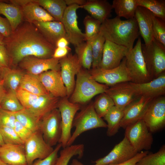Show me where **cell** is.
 <instances>
[{
	"label": "cell",
	"instance_id": "cell-1",
	"mask_svg": "<svg viewBox=\"0 0 165 165\" xmlns=\"http://www.w3.org/2000/svg\"><path fill=\"white\" fill-rule=\"evenodd\" d=\"M10 66H16L25 57H53L56 47L49 42L32 23H22L9 37L5 38Z\"/></svg>",
	"mask_w": 165,
	"mask_h": 165
},
{
	"label": "cell",
	"instance_id": "cell-2",
	"mask_svg": "<svg viewBox=\"0 0 165 165\" xmlns=\"http://www.w3.org/2000/svg\"><path fill=\"white\" fill-rule=\"evenodd\" d=\"M100 32L105 40L124 46L130 50L140 34L135 18L122 20L118 16L105 20L101 23Z\"/></svg>",
	"mask_w": 165,
	"mask_h": 165
},
{
	"label": "cell",
	"instance_id": "cell-3",
	"mask_svg": "<svg viewBox=\"0 0 165 165\" xmlns=\"http://www.w3.org/2000/svg\"><path fill=\"white\" fill-rule=\"evenodd\" d=\"M108 88L95 80L89 70L82 68L76 75L74 89L69 100L73 103L84 104L95 96L105 93Z\"/></svg>",
	"mask_w": 165,
	"mask_h": 165
},
{
	"label": "cell",
	"instance_id": "cell-4",
	"mask_svg": "<svg viewBox=\"0 0 165 165\" xmlns=\"http://www.w3.org/2000/svg\"><path fill=\"white\" fill-rule=\"evenodd\" d=\"M107 126V123L96 112L93 103H91L76 114L72 124V127H75V129L67 146L72 145L82 134L87 131L98 128H106Z\"/></svg>",
	"mask_w": 165,
	"mask_h": 165
},
{
	"label": "cell",
	"instance_id": "cell-5",
	"mask_svg": "<svg viewBox=\"0 0 165 165\" xmlns=\"http://www.w3.org/2000/svg\"><path fill=\"white\" fill-rule=\"evenodd\" d=\"M141 45V38H139L135 46L125 57L127 70L131 82L134 83H144L152 79L147 68Z\"/></svg>",
	"mask_w": 165,
	"mask_h": 165
},
{
	"label": "cell",
	"instance_id": "cell-6",
	"mask_svg": "<svg viewBox=\"0 0 165 165\" xmlns=\"http://www.w3.org/2000/svg\"><path fill=\"white\" fill-rule=\"evenodd\" d=\"M141 49L147 68L152 78L155 79L165 72V47L154 38L147 45L142 44Z\"/></svg>",
	"mask_w": 165,
	"mask_h": 165
},
{
	"label": "cell",
	"instance_id": "cell-7",
	"mask_svg": "<svg viewBox=\"0 0 165 165\" xmlns=\"http://www.w3.org/2000/svg\"><path fill=\"white\" fill-rule=\"evenodd\" d=\"M125 129V136L138 152L150 149L153 141V136L142 119Z\"/></svg>",
	"mask_w": 165,
	"mask_h": 165
},
{
	"label": "cell",
	"instance_id": "cell-8",
	"mask_svg": "<svg viewBox=\"0 0 165 165\" xmlns=\"http://www.w3.org/2000/svg\"><path fill=\"white\" fill-rule=\"evenodd\" d=\"M39 130L45 141L53 147L58 143L62 134L60 111L56 108L44 116L40 120Z\"/></svg>",
	"mask_w": 165,
	"mask_h": 165
},
{
	"label": "cell",
	"instance_id": "cell-9",
	"mask_svg": "<svg viewBox=\"0 0 165 165\" xmlns=\"http://www.w3.org/2000/svg\"><path fill=\"white\" fill-rule=\"evenodd\" d=\"M89 72L92 78L95 80L108 86L131 82L126 66L125 57L116 68L108 69L101 68L92 69Z\"/></svg>",
	"mask_w": 165,
	"mask_h": 165
},
{
	"label": "cell",
	"instance_id": "cell-10",
	"mask_svg": "<svg viewBox=\"0 0 165 165\" xmlns=\"http://www.w3.org/2000/svg\"><path fill=\"white\" fill-rule=\"evenodd\" d=\"M67 97L59 100L57 108L61 116L62 134L59 143L62 147L67 146L68 141L71 136V130L75 116L80 108V105L70 101Z\"/></svg>",
	"mask_w": 165,
	"mask_h": 165
},
{
	"label": "cell",
	"instance_id": "cell-11",
	"mask_svg": "<svg viewBox=\"0 0 165 165\" xmlns=\"http://www.w3.org/2000/svg\"><path fill=\"white\" fill-rule=\"evenodd\" d=\"M24 145L27 165H32L35 160L46 158L54 150L45 141L40 130L33 133Z\"/></svg>",
	"mask_w": 165,
	"mask_h": 165
},
{
	"label": "cell",
	"instance_id": "cell-12",
	"mask_svg": "<svg viewBox=\"0 0 165 165\" xmlns=\"http://www.w3.org/2000/svg\"><path fill=\"white\" fill-rule=\"evenodd\" d=\"M142 119L151 133L163 128L165 125V97L153 99L148 105Z\"/></svg>",
	"mask_w": 165,
	"mask_h": 165
},
{
	"label": "cell",
	"instance_id": "cell-13",
	"mask_svg": "<svg viewBox=\"0 0 165 165\" xmlns=\"http://www.w3.org/2000/svg\"><path fill=\"white\" fill-rule=\"evenodd\" d=\"M82 6L73 5L67 6L64 13L62 23L69 43L75 46L86 41L84 33L79 27L77 10Z\"/></svg>",
	"mask_w": 165,
	"mask_h": 165
},
{
	"label": "cell",
	"instance_id": "cell-14",
	"mask_svg": "<svg viewBox=\"0 0 165 165\" xmlns=\"http://www.w3.org/2000/svg\"><path fill=\"white\" fill-rule=\"evenodd\" d=\"M138 153L125 136L122 140L116 144L106 156L94 162V165H108L126 162Z\"/></svg>",
	"mask_w": 165,
	"mask_h": 165
},
{
	"label": "cell",
	"instance_id": "cell-15",
	"mask_svg": "<svg viewBox=\"0 0 165 165\" xmlns=\"http://www.w3.org/2000/svg\"><path fill=\"white\" fill-rule=\"evenodd\" d=\"M60 73L66 88L67 97L69 98L75 86V76L82 68L75 54L69 53L59 60Z\"/></svg>",
	"mask_w": 165,
	"mask_h": 165
},
{
	"label": "cell",
	"instance_id": "cell-16",
	"mask_svg": "<svg viewBox=\"0 0 165 165\" xmlns=\"http://www.w3.org/2000/svg\"><path fill=\"white\" fill-rule=\"evenodd\" d=\"M9 2L21 8L23 19L25 21L32 23L35 21H56L35 0H12Z\"/></svg>",
	"mask_w": 165,
	"mask_h": 165
},
{
	"label": "cell",
	"instance_id": "cell-17",
	"mask_svg": "<svg viewBox=\"0 0 165 165\" xmlns=\"http://www.w3.org/2000/svg\"><path fill=\"white\" fill-rule=\"evenodd\" d=\"M60 59L53 57L42 59L28 56L24 58L18 64L27 73L39 75L49 70L60 71Z\"/></svg>",
	"mask_w": 165,
	"mask_h": 165
},
{
	"label": "cell",
	"instance_id": "cell-18",
	"mask_svg": "<svg viewBox=\"0 0 165 165\" xmlns=\"http://www.w3.org/2000/svg\"><path fill=\"white\" fill-rule=\"evenodd\" d=\"M129 84L137 97L144 96L153 99L163 96L165 94V73L147 82Z\"/></svg>",
	"mask_w": 165,
	"mask_h": 165
},
{
	"label": "cell",
	"instance_id": "cell-19",
	"mask_svg": "<svg viewBox=\"0 0 165 165\" xmlns=\"http://www.w3.org/2000/svg\"><path fill=\"white\" fill-rule=\"evenodd\" d=\"M130 50L127 47L105 40L99 68L108 69L117 67Z\"/></svg>",
	"mask_w": 165,
	"mask_h": 165
},
{
	"label": "cell",
	"instance_id": "cell-20",
	"mask_svg": "<svg viewBox=\"0 0 165 165\" xmlns=\"http://www.w3.org/2000/svg\"><path fill=\"white\" fill-rule=\"evenodd\" d=\"M153 99L149 97L140 96L128 105L123 110L120 127L125 129L142 119L148 105Z\"/></svg>",
	"mask_w": 165,
	"mask_h": 165
},
{
	"label": "cell",
	"instance_id": "cell-21",
	"mask_svg": "<svg viewBox=\"0 0 165 165\" xmlns=\"http://www.w3.org/2000/svg\"><path fill=\"white\" fill-rule=\"evenodd\" d=\"M44 87L49 93L55 97H67L66 88L62 78L60 71L49 70L38 75Z\"/></svg>",
	"mask_w": 165,
	"mask_h": 165
},
{
	"label": "cell",
	"instance_id": "cell-22",
	"mask_svg": "<svg viewBox=\"0 0 165 165\" xmlns=\"http://www.w3.org/2000/svg\"><path fill=\"white\" fill-rule=\"evenodd\" d=\"M111 86L105 93L111 98L115 105L122 110H123L138 97L130 87L129 82L120 83Z\"/></svg>",
	"mask_w": 165,
	"mask_h": 165
},
{
	"label": "cell",
	"instance_id": "cell-23",
	"mask_svg": "<svg viewBox=\"0 0 165 165\" xmlns=\"http://www.w3.org/2000/svg\"><path fill=\"white\" fill-rule=\"evenodd\" d=\"M154 16L152 12L146 8L139 6L137 7L134 18L138 24L140 34L145 45L148 44L154 39L152 27Z\"/></svg>",
	"mask_w": 165,
	"mask_h": 165
},
{
	"label": "cell",
	"instance_id": "cell-24",
	"mask_svg": "<svg viewBox=\"0 0 165 165\" xmlns=\"http://www.w3.org/2000/svg\"><path fill=\"white\" fill-rule=\"evenodd\" d=\"M0 158L10 165H27L24 144H4L1 146Z\"/></svg>",
	"mask_w": 165,
	"mask_h": 165
},
{
	"label": "cell",
	"instance_id": "cell-25",
	"mask_svg": "<svg viewBox=\"0 0 165 165\" xmlns=\"http://www.w3.org/2000/svg\"><path fill=\"white\" fill-rule=\"evenodd\" d=\"M32 23L38 28L45 39L56 47L57 42L59 38L66 37L64 29L61 22L35 21Z\"/></svg>",
	"mask_w": 165,
	"mask_h": 165
},
{
	"label": "cell",
	"instance_id": "cell-26",
	"mask_svg": "<svg viewBox=\"0 0 165 165\" xmlns=\"http://www.w3.org/2000/svg\"><path fill=\"white\" fill-rule=\"evenodd\" d=\"M59 99L50 93L39 96L31 107L27 110L40 120L46 114L57 108Z\"/></svg>",
	"mask_w": 165,
	"mask_h": 165
},
{
	"label": "cell",
	"instance_id": "cell-27",
	"mask_svg": "<svg viewBox=\"0 0 165 165\" xmlns=\"http://www.w3.org/2000/svg\"><path fill=\"white\" fill-rule=\"evenodd\" d=\"M82 8L101 23L108 18L112 9V5L106 0H87Z\"/></svg>",
	"mask_w": 165,
	"mask_h": 165
},
{
	"label": "cell",
	"instance_id": "cell-28",
	"mask_svg": "<svg viewBox=\"0 0 165 165\" xmlns=\"http://www.w3.org/2000/svg\"><path fill=\"white\" fill-rule=\"evenodd\" d=\"M5 16L14 31L22 23L23 19L21 7L11 3L0 0V15Z\"/></svg>",
	"mask_w": 165,
	"mask_h": 165
},
{
	"label": "cell",
	"instance_id": "cell-29",
	"mask_svg": "<svg viewBox=\"0 0 165 165\" xmlns=\"http://www.w3.org/2000/svg\"><path fill=\"white\" fill-rule=\"evenodd\" d=\"M19 87L38 96L49 93L41 82L38 75L28 73L23 76Z\"/></svg>",
	"mask_w": 165,
	"mask_h": 165
},
{
	"label": "cell",
	"instance_id": "cell-30",
	"mask_svg": "<svg viewBox=\"0 0 165 165\" xmlns=\"http://www.w3.org/2000/svg\"><path fill=\"white\" fill-rule=\"evenodd\" d=\"M35 1L56 21L62 22L64 13L67 7L64 0H35Z\"/></svg>",
	"mask_w": 165,
	"mask_h": 165
},
{
	"label": "cell",
	"instance_id": "cell-31",
	"mask_svg": "<svg viewBox=\"0 0 165 165\" xmlns=\"http://www.w3.org/2000/svg\"><path fill=\"white\" fill-rule=\"evenodd\" d=\"M0 69L2 80L6 89L16 91L25 73L21 70L12 69L11 68Z\"/></svg>",
	"mask_w": 165,
	"mask_h": 165
},
{
	"label": "cell",
	"instance_id": "cell-32",
	"mask_svg": "<svg viewBox=\"0 0 165 165\" xmlns=\"http://www.w3.org/2000/svg\"><path fill=\"white\" fill-rule=\"evenodd\" d=\"M112 6L117 16L127 20L134 18L138 6L136 0H114Z\"/></svg>",
	"mask_w": 165,
	"mask_h": 165
},
{
	"label": "cell",
	"instance_id": "cell-33",
	"mask_svg": "<svg viewBox=\"0 0 165 165\" xmlns=\"http://www.w3.org/2000/svg\"><path fill=\"white\" fill-rule=\"evenodd\" d=\"M123 114V110L115 105L113 106L105 114L103 118L107 123V136L111 137L118 132L120 128V123Z\"/></svg>",
	"mask_w": 165,
	"mask_h": 165
},
{
	"label": "cell",
	"instance_id": "cell-34",
	"mask_svg": "<svg viewBox=\"0 0 165 165\" xmlns=\"http://www.w3.org/2000/svg\"><path fill=\"white\" fill-rule=\"evenodd\" d=\"M84 145L83 144L72 145L63 148L55 165H68L71 159L74 156L81 158L83 155Z\"/></svg>",
	"mask_w": 165,
	"mask_h": 165
},
{
	"label": "cell",
	"instance_id": "cell-35",
	"mask_svg": "<svg viewBox=\"0 0 165 165\" xmlns=\"http://www.w3.org/2000/svg\"><path fill=\"white\" fill-rule=\"evenodd\" d=\"M75 51L82 67L90 70L93 62L91 44L88 41L80 43L75 46Z\"/></svg>",
	"mask_w": 165,
	"mask_h": 165
},
{
	"label": "cell",
	"instance_id": "cell-36",
	"mask_svg": "<svg viewBox=\"0 0 165 165\" xmlns=\"http://www.w3.org/2000/svg\"><path fill=\"white\" fill-rule=\"evenodd\" d=\"M88 41L91 44L92 49L93 56L92 69L99 68L102 57L105 39L99 32L97 35Z\"/></svg>",
	"mask_w": 165,
	"mask_h": 165
},
{
	"label": "cell",
	"instance_id": "cell-37",
	"mask_svg": "<svg viewBox=\"0 0 165 165\" xmlns=\"http://www.w3.org/2000/svg\"><path fill=\"white\" fill-rule=\"evenodd\" d=\"M14 113L16 120L33 133L40 130V120L29 111L24 109Z\"/></svg>",
	"mask_w": 165,
	"mask_h": 165
},
{
	"label": "cell",
	"instance_id": "cell-38",
	"mask_svg": "<svg viewBox=\"0 0 165 165\" xmlns=\"http://www.w3.org/2000/svg\"><path fill=\"white\" fill-rule=\"evenodd\" d=\"M138 6L146 8L155 16L165 21V1L136 0Z\"/></svg>",
	"mask_w": 165,
	"mask_h": 165
},
{
	"label": "cell",
	"instance_id": "cell-39",
	"mask_svg": "<svg viewBox=\"0 0 165 165\" xmlns=\"http://www.w3.org/2000/svg\"><path fill=\"white\" fill-rule=\"evenodd\" d=\"M0 108L13 113L24 109L19 101L16 91L9 90H7L0 103Z\"/></svg>",
	"mask_w": 165,
	"mask_h": 165
},
{
	"label": "cell",
	"instance_id": "cell-40",
	"mask_svg": "<svg viewBox=\"0 0 165 165\" xmlns=\"http://www.w3.org/2000/svg\"><path fill=\"white\" fill-rule=\"evenodd\" d=\"M99 94L93 103V105L96 112L102 118L104 117L115 104L111 98L106 93H103Z\"/></svg>",
	"mask_w": 165,
	"mask_h": 165
},
{
	"label": "cell",
	"instance_id": "cell-41",
	"mask_svg": "<svg viewBox=\"0 0 165 165\" xmlns=\"http://www.w3.org/2000/svg\"><path fill=\"white\" fill-rule=\"evenodd\" d=\"M136 165H165V146L163 145L157 152L148 154Z\"/></svg>",
	"mask_w": 165,
	"mask_h": 165
},
{
	"label": "cell",
	"instance_id": "cell-42",
	"mask_svg": "<svg viewBox=\"0 0 165 165\" xmlns=\"http://www.w3.org/2000/svg\"><path fill=\"white\" fill-rule=\"evenodd\" d=\"M85 26L86 41H88L99 33L101 23L90 16L86 15L83 21Z\"/></svg>",
	"mask_w": 165,
	"mask_h": 165
},
{
	"label": "cell",
	"instance_id": "cell-43",
	"mask_svg": "<svg viewBox=\"0 0 165 165\" xmlns=\"http://www.w3.org/2000/svg\"><path fill=\"white\" fill-rule=\"evenodd\" d=\"M153 21V38L165 47V21L155 16Z\"/></svg>",
	"mask_w": 165,
	"mask_h": 165
},
{
	"label": "cell",
	"instance_id": "cell-44",
	"mask_svg": "<svg viewBox=\"0 0 165 165\" xmlns=\"http://www.w3.org/2000/svg\"><path fill=\"white\" fill-rule=\"evenodd\" d=\"M0 133L5 144H24L13 128L0 127Z\"/></svg>",
	"mask_w": 165,
	"mask_h": 165
},
{
	"label": "cell",
	"instance_id": "cell-45",
	"mask_svg": "<svg viewBox=\"0 0 165 165\" xmlns=\"http://www.w3.org/2000/svg\"><path fill=\"white\" fill-rule=\"evenodd\" d=\"M17 97L24 109H29L38 96L19 87L16 91Z\"/></svg>",
	"mask_w": 165,
	"mask_h": 165
},
{
	"label": "cell",
	"instance_id": "cell-46",
	"mask_svg": "<svg viewBox=\"0 0 165 165\" xmlns=\"http://www.w3.org/2000/svg\"><path fill=\"white\" fill-rule=\"evenodd\" d=\"M62 147V145L58 143L51 153L46 158L38 159L32 165H55L58 158V153Z\"/></svg>",
	"mask_w": 165,
	"mask_h": 165
},
{
	"label": "cell",
	"instance_id": "cell-47",
	"mask_svg": "<svg viewBox=\"0 0 165 165\" xmlns=\"http://www.w3.org/2000/svg\"><path fill=\"white\" fill-rule=\"evenodd\" d=\"M16 120L14 113L0 108V127L13 128Z\"/></svg>",
	"mask_w": 165,
	"mask_h": 165
},
{
	"label": "cell",
	"instance_id": "cell-48",
	"mask_svg": "<svg viewBox=\"0 0 165 165\" xmlns=\"http://www.w3.org/2000/svg\"><path fill=\"white\" fill-rule=\"evenodd\" d=\"M13 128L24 143L33 134L32 132L22 125L16 119Z\"/></svg>",
	"mask_w": 165,
	"mask_h": 165
},
{
	"label": "cell",
	"instance_id": "cell-49",
	"mask_svg": "<svg viewBox=\"0 0 165 165\" xmlns=\"http://www.w3.org/2000/svg\"><path fill=\"white\" fill-rule=\"evenodd\" d=\"M10 68V59L4 45H0V68Z\"/></svg>",
	"mask_w": 165,
	"mask_h": 165
},
{
	"label": "cell",
	"instance_id": "cell-50",
	"mask_svg": "<svg viewBox=\"0 0 165 165\" xmlns=\"http://www.w3.org/2000/svg\"><path fill=\"white\" fill-rule=\"evenodd\" d=\"M9 22L6 18L0 15V33L5 38L9 36L12 32Z\"/></svg>",
	"mask_w": 165,
	"mask_h": 165
},
{
	"label": "cell",
	"instance_id": "cell-51",
	"mask_svg": "<svg viewBox=\"0 0 165 165\" xmlns=\"http://www.w3.org/2000/svg\"><path fill=\"white\" fill-rule=\"evenodd\" d=\"M148 153V151H142L138 153L133 157L126 162L118 164H111L108 165H136L137 163L141 158Z\"/></svg>",
	"mask_w": 165,
	"mask_h": 165
},
{
	"label": "cell",
	"instance_id": "cell-52",
	"mask_svg": "<svg viewBox=\"0 0 165 165\" xmlns=\"http://www.w3.org/2000/svg\"><path fill=\"white\" fill-rule=\"evenodd\" d=\"M70 50L71 49L68 46L64 48L56 47L54 50L52 57L60 59L67 55Z\"/></svg>",
	"mask_w": 165,
	"mask_h": 165
},
{
	"label": "cell",
	"instance_id": "cell-53",
	"mask_svg": "<svg viewBox=\"0 0 165 165\" xmlns=\"http://www.w3.org/2000/svg\"><path fill=\"white\" fill-rule=\"evenodd\" d=\"M69 42L65 37H62L59 38L56 44V47L64 48L68 46Z\"/></svg>",
	"mask_w": 165,
	"mask_h": 165
},
{
	"label": "cell",
	"instance_id": "cell-54",
	"mask_svg": "<svg viewBox=\"0 0 165 165\" xmlns=\"http://www.w3.org/2000/svg\"><path fill=\"white\" fill-rule=\"evenodd\" d=\"M67 6L76 5L80 6H83L86 2V0H64Z\"/></svg>",
	"mask_w": 165,
	"mask_h": 165
},
{
	"label": "cell",
	"instance_id": "cell-55",
	"mask_svg": "<svg viewBox=\"0 0 165 165\" xmlns=\"http://www.w3.org/2000/svg\"><path fill=\"white\" fill-rule=\"evenodd\" d=\"M7 91L4 84L3 81L0 82V103L4 96Z\"/></svg>",
	"mask_w": 165,
	"mask_h": 165
},
{
	"label": "cell",
	"instance_id": "cell-56",
	"mask_svg": "<svg viewBox=\"0 0 165 165\" xmlns=\"http://www.w3.org/2000/svg\"><path fill=\"white\" fill-rule=\"evenodd\" d=\"M70 165H84L76 159H73Z\"/></svg>",
	"mask_w": 165,
	"mask_h": 165
},
{
	"label": "cell",
	"instance_id": "cell-57",
	"mask_svg": "<svg viewBox=\"0 0 165 165\" xmlns=\"http://www.w3.org/2000/svg\"><path fill=\"white\" fill-rule=\"evenodd\" d=\"M5 37L0 33V45H5Z\"/></svg>",
	"mask_w": 165,
	"mask_h": 165
},
{
	"label": "cell",
	"instance_id": "cell-58",
	"mask_svg": "<svg viewBox=\"0 0 165 165\" xmlns=\"http://www.w3.org/2000/svg\"><path fill=\"white\" fill-rule=\"evenodd\" d=\"M4 144V143L3 141L2 137L0 133V146H1Z\"/></svg>",
	"mask_w": 165,
	"mask_h": 165
},
{
	"label": "cell",
	"instance_id": "cell-59",
	"mask_svg": "<svg viewBox=\"0 0 165 165\" xmlns=\"http://www.w3.org/2000/svg\"><path fill=\"white\" fill-rule=\"evenodd\" d=\"M0 165H10L5 163L0 158Z\"/></svg>",
	"mask_w": 165,
	"mask_h": 165
},
{
	"label": "cell",
	"instance_id": "cell-60",
	"mask_svg": "<svg viewBox=\"0 0 165 165\" xmlns=\"http://www.w3.org/2000/svg\"><path fill=\"white\" fill-rule=\"evenodd\" d=\"M2 81V75H1V70L0 68V82H1Z\"/></svg>",
	"mask_w": 165,
	"mask_h": 165
},
{
	"label": "cell",
	"instance_id": "cell-61",
	"mask_svg": "<svg viewBox=\"0 0 165 165\" xmlns=\"http://www.w3.org/2000/svg\"></svg>",
	"mask_w": 165,
	"mask_h": 165
}]
</instances>
